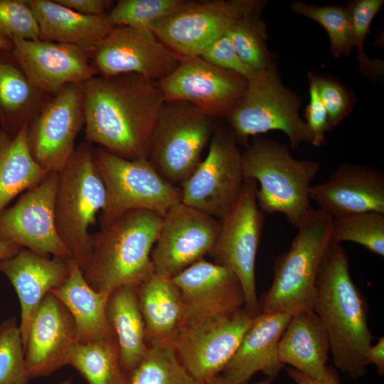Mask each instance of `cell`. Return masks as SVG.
Listing matches in <instances>:
<instances>
[{"mask_svg": "<svg viewBox=\"0 0 384 384\" xmlns=\"http://www.w3.org/2000/svg\"><path fill=\"white\" fill-rule=\"evenodd\" d=\"M28 126L14 137L0 128V213L14 198L38 184L49 173L31 154Z\"/></svg>", "mask_w": 384, "mask_h": 384, "instance_id": "cell-31", "label": "cell"}, {"mask_svg": "<svg viewBox=\"0 0 384 384\" xmlns=\"http://www.w3.org/2000/svg\"><path fill=\"white\" fill-rule=\"evenodd\" d=\"M384 4L383 0H356L346 6L351 16L354 48L358 50L359 63L363 70L372 65L363 52L366 36L370 32V24Z\"/></svg>", "mask_w": 384, "mask_h": 384, "instance_id": "cell-41", "label": "cell"}, {"mask_svg": "<svg viewBox=\"0 0 384 384\" xmlns=\"http://www.w3.org/2000/svg\"><path fill=\"white\" fill-rule=\"evenodd\" d=\"M11 52L29 80L53 96L72 83H84L96 75L88 54L65 43L43 39L10 38Z\"/></svg>", "mask_w": 384, "mask_h": 384, "instance_id": "cell-19", "label": "cell"}, {"mask_svg": "<svg viewBox=\"0 0 384 384\" xmlns=\"http://www.w3.org/2000/svg\"><path fill=\"white\" fill-rule=\"evenodd\" d=\"M162 216L143 209L127 211L90 235L82 268L87 284L98 292L139 285L154 274L151 253Z\"/></svg>", "mask_w": 384, "mask_h": 384, "instance_id": "cell-3", "label": "cell"}, {"mask_svg": "<svg viewBox=\"0 0 384 384\" xmlns=\"http://www.w3.org/2000/svg\"><path fill=\"white\" fill-rule=\"evenodd\" d=\"M96 75L137 74L160 80L171 73L180 56L151 30L115 26L88 54Z\"/></svg>", "mask_w": 384, "mask_h": 384, "instance_id": "cell-18", "label": "cell"}, {"mask_svg": "<svg viewBox=\"0 0 384 384\" xmlns=\"http://www.w3.org/2000/svg\"><path fill=\"white\" fill-rule=\"evenodd\" d=\"M54 384H74L70 379H66L60 382H58Z\"/></svg>", "mask_w": 384, "mask_h": 384, "instance_id": "cell-50", "label": "cell"}, {"mask_svg": "<svg viewBox=\"0 0 384 384\" xmlns=\"http://www.w3.org/2000/svg\"><path fill=\"white\" fill-rule=\"evenodd\" d=\"M92 158L107 193L100 227L132 210H148L163 217L181 202V187L167 182L148 159H124L100 146L93 149Z\"/></svg>", "mask_w": 384, "mask_h": 384, "instance_id": "cell-8", "label": "cell"}, {"mask_svg": "<svg viewBox=\"0 0 384 384\" xmlns=\"http://www.w3.org/2000/svg\"><path fill=\"white\" fill-rule=\"evenodd\" d=\"M257 188L255 180H245L238 198L220 220L217 238L208 255L213 263L230 269L237 275L244 293V309L253 317L261 313L256 291L255 263L264 213L257 205Z\"/></svg>", "mask_w": 384, "mask_h": 384, "instance_id": "cell-10", "label": "cell"}, {"mask_svg": "<svg viewBox=\"0 0 384 384\" xmlns=\"http://www.w3.org/2000/svg\"><path fill=\"white\" fill-rule=\"evenodd\" d=\"M244 181L239 144L229 127L216 125L206 158L181 186V203L221 220Z\"/></svg>", "mask_w": 384, "mask_h": 384, "instance_id": "cell-11", "label": "cell"}, {"mask_svg": "<svg viewBox=\"0 0 384 384\" xmlns=\"http://www.w3.org/2000/svg\"><path fill=\"white\" fill-rule=\"evenodd\" d=\"M289 8L295 14L316 21L325 29L329 38L330 51L334 58L348 55L354 48L351 16L346 7L294 1L290 3Z\"/></svg>", "mask_w": 384, "mask_h": 384, "instance_id": "cell-36", "label": "cell"}, {"mask_svg": "<svg viewBox=\"0 0 384 384\" xmlns=\"http://www.w3.org/2000/svg\"><path fill=\"white\" fill-rule=\"evenodd\" d=\"M147 344H172L183 321L180 291L171 279L153 274L137 286Z\"/></svg>", "mask_w": 384, "mask_h": 384, "instance_id": "cell-29", "label": "cell"}, {"mask_svg": "<svg viewBox=\"0 0 384 384\" xmlns=\"http://www.w3.org/2000/svg\"><path fill=\"white\" fill-rule=\"evenodd\" d=\"M26 1L36 16L41 39L72 45L87 54L114 28L107 14H80L55 0Z\"/></svg>", "mask_w": 384, "mask_h": 384, "instance_id": "cell-26", "label": "cell"}, {"mask_svg": "<svg viewBox=\"0 0 384 384\" xmlns=\"http://www.w3.org/2000/svg\"><path fill=\"white\" fill-rule=\"evenodd\" d=\"M366 365L373 364L380 375L384 374V338L380 337L375 346H371L366 354Z\"/></svg>", "mask_w": 384, "mask_h": 384, "instance_id": "cell-46", "label": "cell"}, {"mask_svg": "<svg viewBox=\"0 0 384 384\" xmlns=\"http://www.w3.org/2000/svg\"><path fill=\"white\" fill-rule=\"evenodd\" d=\"M261 1H188L151 27L157 38L179 55L200 56L204 49Z\"/></svg>", "mask_w": 384, "mask_h": 384, "instance_id": "cell-13", "label": "cell"}, {"mask_svg": "<svg viewBox=\"0 0 384 384\" xmlns=\"http://www.w3.org/2000/svg\"><path fill=\"white\" fill-rule=\"evenodd\" d=\"M156 82L164 101L187 102L213 119L227 118L248 87L245 78L201 56L181 57L174 70Z\"/></svg>", "mask_w": 384, "mask_h": 384, "instance_id": "cell-14", "label": "cell"}, {"mask_svg": "<svg viewBox=\"0 0 384 384\" xmlns=\"http://www.w3.org/2000/svg\"><path fill=\"white\" fill-rule=\"evenodd\" d=\"M309 102L306 108L305 122L310 131L312 144L320 146L325 141L326 132L331 129L329 122L327 111L319 97L314 83L309 80Z\"/></svg>", "mask_w": 384, "mask_h": 384, "instance_id": "cell-43", "label": "cell"}, {"mask_svg": "<svg viewBox=\"0 0 384 384\" xmlns=\"http://www.w3.org/2000/svg\"><path fill=\"white\" fill-rule=\"evenodd\" d=\"M287 372L290 378L297 384H340L336 371L329 368L327 377L323 380L313 379L294 368H287Z\"/></svg>", "mask_w": 384, "mask_h": 384, "instance_id": "cell-45", "label": "cell"}, {"mask_svg": "<svg viewBox=\"0 0 384 384\" xmlns=\"http://www.w3.org/2000/svg\"><path fill=\"white\" fill-rule=\"evenodd\" d=\"M345 241L383 257L384 213L368 211L333 218L330 242L341 245Z\"/></svg>", "mask_w": 384, "mask_h": 384, "instance_id": "cell-35", "label": "cell"}, {"mask_svg": "<svg viewBox=\"0 0 384 384\" xmlns=\"http://www.w3.org/2000/svg\"><path fill=\"white\" fill-rule=\"evenodd\" d=\"M92 144L81 143L58 173L55 216L58 234L82 269L87 257L90 227L104 208L107 193L95 166Z\"/></svg>", "mask_w": 384, "mask_h": 384, "instance_id": "cell-6", "label": "cell"}, {"mask_svg": "<svg viewBox=\"0 0 384 384\" xmlns=\"http://www.w3.org/2000/svg\"><path fill=\"white\" fill-rule=\"evenodd\" d=\"M137 286L115 288L110 292L106 306L107 318L117 340L122 367L128 377L148 350Z\"/></svg>", "mask_w": 384, "mask_h": 384, "instance_id": "cell-30", "label": "cell"}, {"mask_svg": "<svg viewBox=\"0 0 384 384\" xmlns=\"http://www.w3.org/2000/svg\"><path fill=\"white\" fill-rule=\"evenodd\" d=\"M329 342L326 331L314 310L301 311L291 317L278 347L281 362L317 380H324Z\"/></svg>", "mask_w": 384, "mask_h": 384, "instance_id": "cell-25", "label": "cell"}, {"mask_svg": "<svg viewBox=\"0 0 384 384\" xmlns=\"http://www.w3.org/2000/svg\"><path fill=\"white\" fill-rule=\"evenodd\" d=\"M70 260L50 258L21 247L14 256L0 262V272L9 279L19 299L23 346L36 308L48 293L66 279Z\"/></svg>", "mask_w": 384, "mask_h": 384, "instance_id": "cell-23", "label": "cell"}, {"mask_svg": "<svg viewBox=\"0 0 384 384\" xmlns=\"http://www.w3.org/2000/svg\"><path fill=\"white\" fill-rule=\"evenodd\" d=\"M200 56L215 66L241 75L247 81L253 80L260 72L251 68L240 58L226 34L208 46Z\"/></svg>", "mask_w": 384, "mask_h": 384, "instance_id": "cell-42", "label": "cell"}, {"mask_svg": "<svg viewBox=\"0 0 384 384\" xmlns=\"http://www.w3.org/2000/svg\"><path fill=\"white\" fill-rule=\"evenodd\" d=\"M171 279L180 291L182 324L233 313L244 307L240 282L226 267L202 259Z\"/></svg>", "mask_w": 384, "mask_h": 384, "instance_id": "cell-20", "label": "cell"}, {"mask_svg": "<svg viewBox=\"0 0 384 384\" xmlns=\"http://www.w3.org/2000/svg\"><path fill=\"white\" fill-rule=\"evenodd\" d=\"M313 310L326 331L334 366L353 379L363 377L373 338L368 304L351 279L348 256L341 245L330 242L324 254Z\"/></svg>", "mask_w": 384, "mask_h": 384, "instance_id": "cell-2", "label": "cell"}, {"mask_svg": "<svg viewBox=\"0 0 384 384\" xmlns=\"http://www.w3.org/2000/svg\"><path fill=\"white\" fill-rule=\"evenodd\" d=\"M301 102V97L283 84L274 65L248 81L245 95L227 117L229 128L245 146L250 137L272 130L284 132L292 149L312 144L308 126L299 115Z\"/></svg>", "mask_w": 384, "mask_h": 384, "instance_id": "cell-7", "label": "cell"}, {"mask_svg": "<svg viewBox=\"0 0 384 384\" xmlns=\"http://www.w3.org/2000/svg\"><path fill=\"white\" fill-rule=\"evenodd\" d=\"M84 122L83 83L68 84L28 126V148L36 161L48 172L59 173L75 150Z\"/></svg>", "mask_w": 384, "mask_h": 384, "instance_id": "cell-16", "label": "cell"}, {"mask_svg": "<svg viewBox=\"0 0 384 384\" xmlns=\"http://www.w3.org/2000/svg\"><path fill=\"white\" fill-rule=\"evenodd\" d=\"M75 342L72 315L53 293H48L33 315L24 346L31 379L49 376L67 366L68 352Z\"/></svg>", "mask_w": 384, "mask_h": 384, "instance_id": "cell-21", "label": "cell"}, {"mask_svg": "<svg viewBox=\"0 0 384 384\" xmlns=\"http://www.w3.org/2000/svg\"><path fill=\"white\" fill-rule=\"evenodd\" d=\"M242 158L244 180L260 184L257 201L261 211L281 213L298 228L312 209L309 189L321 162L297 159L286 144L261 135L245 146Z\"/></svg>", "mask_w": 384, "mask_h": 384, "instance_id": "cell-4", "label": "cell"}, {"mask_svg": "<svg viewBox=\"0 0 384 384\" xmlns=\"http://www.w3.org/2000/svg\"><path fill=\"white\" fill-rule=\"evenodd\" d=\"M327 111L331 129L338 124L352 111L356 101L351 91L336 79L309 73Z\"/></svg>", "mask_w": 384, "mask_h": 384, "instance_id": "cell-40", "label": "cell"}, {"mask_svg": "<svg viewBox=\"0 0 384 384\" xmlns=\"http://www.w3.org/2000/svg\"><path fill=\"white\" fill-rule=\"evenodd\" d=\"M291 317L267 313L255 316L220 375L235 384H248L257 372L274 378L284 366L279 359L278 347Z\"/></svg>", "mask_w": 384, "mask_h": 384, "instance_id": "cell-24", "label": "cell"}, {"mask_svg": "<svg viewBox=\"0 0 384 384\" xmlns=\"http://www.w3.org/2000/svg\"><path fill=\"white\" fill-rule=\"evenodd\" d=\"M58 173L49 172L11 208L0 213V240L36 253L73 259L56 227L55 201Z\"/></svg>", "mask_w": 384, "mask_h": 384, "instance_id": "cell-15", "label": "cell"}, {"mask_svg": "<svg viewBox=\"0 0 384 384\" xmlns=\"http://www.w3.org/2000/svg\"><path fill=\"white\" fill-rule=\"evenodd\" d=\"M21 248L14 242L0 240V262L14 256Z\"/></svg>", "mask_w": 384, "mask_h": 384, "instance_id": "cell-47", "label": "cell"}, {"mask_svg": "<svg viewBox=\"0 0 384 384\" xmlns=\"http://www.w3.org/2000/svg\"><path fill=\"white\" fill-rule=\"evenodd\" d=\"M12 48L11 41L0 36V50H11Z\"/></svg>", "mask_w": 384, "mask_h": 384, "instance_id": "cell-49", "label": "cell"}, {"mask_svg": "<svg viewBox=\"0 0 384 384\" xmlns=\"http://www.w3.org/2000/svg\"><path fill=\"white\" fill-rule=\"evenodd\" d=\"M220 227V220L181 202L170 208L151 253L154 274L171 279L203 259Z\"/></svg>", "mask_w": 384, "mask_h": 384, "instance_id": "cell-17", "label": "cell"}, {"mask_svg": "<svg viewBox=\"0 0 384 384\" xmlns=\"http://www.w3.org/2000/svg\"><path fill=\"white\" fill-rule=\"evenodd\" d=\"M264 4L261 1L247 12L226 33L240 58L257 71L276 65L267 46V26L261 16Z\"/></svg>", "mask_w": 384, "mask_h": 384, "instance_id": "cell-33", "label": "cell"}, {"mask_svg": "<svg viewBox=\"0 0 384 384\" xmlns=\"http://www.w3.org/2000/svg\"><path fill=\"white\" fill-rule=\"evenodd\" d=\"M55 1L86 16L105 15L112 4L110 0H55Z\"/></svg>", "mask_w": 384, "mask_h": 384, "instance_id": "cell-44", "label": "cell"}, {"mask_svg": "<svg viewBox=\"0 0 384 384\" xmlns=\"http://www.w3.org/2000/svg\"><path fill=\"white\" fill-rule=\"evenodd\" d=\"M68 365L87 384H129L115 336L84 343L75 342L68 352Z\"/></svg>", "mask_w": 384, "mask_h": 384, "instance_id": "cell-32", "label": "cell"}, {"mask_svg": "<svg viewBox=\"0 0 384 384\" xmlns=\"http://www.w3.org/2000/svg\"><path fill=\"white\" fill-rule=\"evenodd\" d=\"M0 36L9 39H41L36 16L26 0H0Z\"/></svg>", "mask_w": 384, "mask_h": 384, "instance_id": "cell-39", "label": "cell"}, {"mask_svg": "<svg viewBox=\"0 0 384 384\" xmlns=\"http://www.w3.org/2000/svg\"><path fill=\"white\" fill-rule=\"evenodd\" d=\"M129 384H199L178 360L173 345L150 343L129 375Z\"/></svg>", "mask_w": 384, "mask_h": 384, "instance_id": "cell-34", "label": "cell"}, {"mask_svg": "<svg viewBox=\"0 0 384 384\" xmlns=\"http://www.w3.org/2000/svg\"><path fill=\"white\" fill-rule=\"evenodd\" d=\"M51 97L33 85L11 50H0V128L6 134L14 137Z\"/></svg>", "mask_w": 384, "mask_h": 384, "instance_id": "cell-28", "label": "cell"}, {"mask_svg": "<svg viewBox=\"0 0 384 384\" xmlns=\"http://www.w3.org/2000/svg\"><path fill=\"white\" fill-rule=\"evenodd\" d=\"M30 379L19 324L8 318L0 324V384H28Z\"/></svg>", "mask_w": 384, "mask_h": 384, "instance_id": "cell-38", "label": "cell"}, {"mask_svg": "<svg viewBox=\"0 0 384 384\" xmlns=\"http://www.w3.org/2000/svg\"><path fill=\"white\" fill-rule=\"evenodd\" d=\"M216 124L191 104L164 101L149 149V161L169 183L181 187L201 162Z\"/></svg>", "mask_w": 384, "mask_h": 384, "instance_id": "cell-9", "label": "cell"}, {"mask_svg": "<svg viewBox=\"0 0 384 384\" xmlns=\"http://www.w3.org/2000/svg\"><path fill=\"white\" fill-rule=\"evenodd\" d=\"M188 0H119L107 14L114 27L151 30L158 20L172 14Z\"/></svg>", "mask_w": 384, "mask_h": 384, "instance_id": "cell-37", "label": "cell"}, {"mask_svg": "<svg viewBox=\"0 0 384 384\" xmlns=\"http://www.w3.org/2000/svg\"><path fill=\"white\" fill-rule=\"evenodd\" d=\"M332 219L319 209L310 210L289 250L274 260L272 284L258 299L261 313L292 316L313 310L316 277L330 244Z\"/></svg>", "mask_w": 384, "mask_h": 384, "instance_id": "cell-5", "label": "cell"}, {"mask_svg": "<svg viewBox=\"0 0 384 384\" xmlns=\"http://www.w3.org/2000/svg\"><path fill=\"white\" fill-rule=\"evenodd\" d=\"M253 318L243 307L183 323L172 343L178 360L199 384L210 380L221 373Z\"/></svg>", "mask_w": 384, "mask_h": 384, "instance_id": "cell-12", "label": "cell"}, {"mask_svg": "<svg viewBox=\"0 0 384 384\" xmlns=\"http://www.w3.org/2000/svg\"><path fill=\"white\" fill-rule=\"evenodd\" d=\"M111 292L94 290L85 279L80 267L74 260H69L66 279L50 292L72 315L76 328V342L84 343L115 336L106 314Z\"/></svg>", "mask_w": 384, "mask_h": 384, "instance_id": "cell-27", "label": "cell"}, {"mask_svg": "<svg viewBox=\"0 0 384 384\" xmlns=\"http://www.w3.org/2000/svg\"><path fill=\"white\" fill-rule=\"evenodd\" d=\"M309 197L332 218L384 213V172L368 165L345 162L324 181L311 185Z\"/></svg>", "mask_w": 384, "mask_h": 384, "instance_id": "cell-22", "label": "cell"}, {"mask_svg": "<svg viewBox=\"0 0 384 384\" xmlns=\"http://www.w3.org/2000/svg\"><path fill=\"white\" fill-rule=\"evenodd\" d=\"M274 378H267L265 380H260L257 383H251V384H272ZM203 384H235L230 382H228L220 374L216 375L213 378L210 379V380L203 383Z\"/></svg>", "mask_w": 384, "mask_h": 384, "instance_id": "cell-48", "label": "cell"}, {"mask_svg": "<svg viewBox=\"0 0 384 384\" xmlns=\"http://www.w3.org/2000/svg\"><path fill=\"white\" fill-rule=\"evenodd\" d=\"M164 102L157 82L144 76H93L83 83L85 142L124 159H148Z\"/></svg>", "mask_w": 384, "mask_h": 384, "instance_id": "cell-1", "label": "cell"}]
</instances>
